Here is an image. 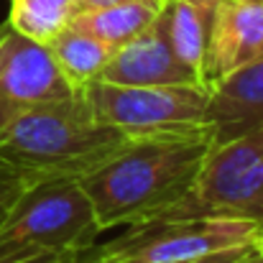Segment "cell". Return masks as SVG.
<instances>
[{"instance_id":"7402d4cb","label":"cell","mask_w":263,"mask_h":263,"mask_svg":"<svg viewBox=\"0 0 263 263\" xmlns=\"http://www.w3.org/2000/svg\"><path fill=\"white\" fill-rule=\"evenodd\" d=\"M192 3H197V5H202V8H210V10H215V5H217L220 0H192Z\"/></svg>"},{"instance_id":"4fadbf2b","label":"cell","mask_w":263,"mask_h":263,"mask_svg":"<svg viewBox=\"0 0 263 263\" xmlns=\"http://www.w3.org/2000/svg\"><path fill=\"white\" fill-rule=\"evenodd\" d=\"M161 15H164L166 36H169V44L176 51V57L202 77L212 10L192 0H169L161 8Z\"/></svg>"},{"instance_id":"ac0fdd59","label":"cell","mask_w":263,"mask_h":263,"mask_svg":"<svg viewBox=\"0 0 263 263\" xmlns=\"http://www.w3.org/2000/svg\"><path fill=\"white\" fill-rule=\"evenodd\" d=\"M118 3H148L156 8H164L159 0H77V10H89V8H102V5H118ZM74 10V13H77Z\"/></svg>"},{"instance_id":"7a4b0ae2","label":"cell","mask_w":263,"mask_h":263,"mask_svg":"<svg viewBox=\"0 0 263 263\" xmlns=\"http://www.w3.org/2000/svg\"><path fill=\"white\" fill-rule=\"evenodd\" d=\"M210 143L207 136L128 141L82 181L100 230L143 225L169 212L192 189Z\"/></svg>"},{"instance_id":"9c48e42d","label":"cell","mask_w":263,"mask_h":263,"mask_svg":"<svg viewBox=\"0 0 263 263\" xmlns=\"http://www.w3.org/2000/svg\"><path fill=\"white\" fill-rule=\"evenodd\" d=\"M100 80L112 85H204L172 49L161 10L143 33L112 51Z\"/></svg>"},{"instance_id":"8fae6325","label":"cell","mask_w":263,"mask_h":263,"mask_svg":"<svg viewBox=\"0 0 263 263\" xmlns=\"http://www.w3.org/2000/svg\"><path fill=\"white\" fill-rule=\"evenodd\" d=\"M46 46L72 92H85L92 82H97L115 51L105 41L89 36L87 31L72 23H67Z\"/></svg>"},{"instance_id":"9a60e30c","label":"cell","mask_w":263,"mask_h":263,"mask_svg":"<svg viewBox=\"0 0 263 263\" xmlns=\"http://www.w3.org/2000/svg\"><path fill=\"white\" fill-rule=\"evenodd\" d=\"M85 251H72V253H18V256H8L0 258V263H74L80 256H85Z\"/></svg>"},{"instance_id":"7c38bea8","label":"cell","mask_w":263,"mask_h":263,"mask_svg":"<svg viewBox=\"0 0 263 263\" xmlns=\"http://www.w3.org/2000/svg\"><path fill=\"white\" fill-rule=\"evenodd\" d=\"M161 8L148 5V3H118V5H102V8H89L77 10L69 23L87 31L89 36L105 41L107 46L118 49L120 44L136 39L143 33L159 15Z\"/></svg>"},{"instance_id":"30bf717a","label":"cell","mask_w":263,"mask_h":263,"mask_svg":"<svg viewBox=\"0 0 263 263\" xmlns=\"http://www.w3.org/2000/svg\"><path fill=\"white\" fill-rule=\"evenodd\" d=\"M263 128V54L215 85L207 100V130L212 143L233 141Z\"/></svg>"},{"instance_id":"2e32d148","label":"cell","mask_w":263,"mask_h":263,"mask_svg":"<svg viewBox=\"0 0 263 263\" xmlns=\"http://www.w3.org/2000/svg\"><path fill=\"white\" fill-rule=\"evenodd\" d=\"M21 189H23V181L0 164V222H3L8 207L13 204V199L21 194Z\"/></svg>"},{"instance_id":"ffe728a7","label":"cell","mask_w":263,"mask_h":263,"mask_svg":"<svg viewBox=\"0 0 263 263\" xmlns=\"http://www.w3.org/2000/svg\"><path fill=\"white\" fill-rule=\"evenodd\" d=\"M233 263H263V256H261V253H256L253 248H248L243 256H238Z\"/></svg>"},{"instance_id":"8992f818","label":"cell","mask_w":263,"mask_h":263,"mask_svg":"<svg viewBox=\"0 0 263 263\" xmlns=\"http://www.w3.org/2000/svg\"><path fill=\"white\" fill-rule=\"evenodd\" d=\"M258 225L220 217H166L130 225L97 246V263H186L251 243Z\"/></svg>"},{"instance_id":"3957f363","label":"cell","mask_w":263,"mask_h":263,"mask_svg":"<svg viewBox=\"0 0 263 263\" xmlns=\"http://www.w3.org/2000/svg\"><path fill=\"white\" fill-rule=\"evenodd\" d=\"M100 225L80 181H39L21 189L0 222V258L92 248Z\"/></svg>"},{"instance_id":"ba28073f","label":"cell","mask_w":263,"mask_h":263,"mask_svg":"<svg viewBox=\"0 0 263 263\" xmlns=\"http://www.w3.org/2000/svg\"><path fill=\"white\" fill-rule=\"evenodd\" d=\"M263 54V0H220L212 10L202 80L215 85Z\"/></svg>"},{"instance_id":"5bb4252c","label":"cell","mask_w":263,"mask_h":263,"mask_svg":"<svg viewBox=\"0 0 263 263\" xmlns=\"http://www.w3.org/2000/svg\"><path fill=\"white\" fill-rule=\"evenodd\" d=\"M77 0H10L8 23L23 36L49 44L74 15Z\"/></svg>"},{"instance_id":"e0dca14e","label":"cell","mask_w":263,"mask_h":263,"mask_svg":"<svg viewBox=\"0 0 263 263\" xmlns=\"http://www.w3.org/2000/svg\"><path fill=\"white\" fill-rule=\"evenodd\" d=\"M251 248L248 246H240V248H233V251H222V253H212V256H204V258H197V261H186V263H233L238 256H243L246 251Z\"/></svg>"},{"instance_id":"44dd1931","label":"cell","mask_w":263,"mask_h":263,"mask_svg":"<svg viewBox=\"0 0 263 263\" xmlns=\"http://www.w3.org/2000/svg\"><path fill=\"white\" fill-rule=\"evenodd\" d=\"M97 246H100V243H95L87 253H85V256H80L74 263H97Z\"/></svg>"},{"instance_id":"6da1fadb","label":"cell","mask_w":263,"mask_h":263,"mask_svg":"<svg viewBox=\"0 0 263 263\" xmlns=\"http://www.w3.org/2000/svg\"><path fill=\"white\" fill-rule=\"evenodd\" d=\"M130 138L95 118L72 92L15 115L0 128V164L23 186L39 181H85Z\"/></svg>"},{"instance_id":"277c9868","label":"cell","mask_w":263,"mask_h":263,"mask_svg":"<svg viewBox=\"0 0 263 263\" xmlns=\"http://www.w3.org/2000/svg\"><path fill=\"white\" fill-rule=\"evenodd\" d=\"M89 110L105 125L136 138L207 136V85H112L92 82L85 92Z\"/></svg>"},{"instance_id":"d6986e66","label":"cell","mask_w":263,"mask_h":263,"mask_svg":"<svg viewBox=\"0 0 263 263\" xmlns=\"http://www.w3.org/2000/svg\"><path fill=\"white\" fill-rule=\"evenodd\" d=\"M251 248H253L256 253H261L263 256V222L253 230V235H251Z\"/></svg>"},{"instance_id":"52a82bcc","label":"cell","mask_w":263,"mask_h":263,"mask_svg":"<svg viewBox=\"0 0 263 263\" xmlns=\"http://www.w3.org/2000/svg\"><path fill=\"white\" fill-rule=\"evenodd\" d=\"M72 95L46 44L0 23V128L33 105Z\"/></svg>"},{"instance_id":"5b68a950","label":"cell","mask_w":263,"mask_h":263,"mask_svg":"<svg viewBox=\"0 0 263 263\" xmlns=\"http://www.w3.org/2000/svg\"><path fill=\"white\" fill-rule=\"evenodd\" d=\"M166 217H220L263 222V128L233 141L210 143L192 189Z\"/></svg>"},{"instance_id":"603a6c76","label":"cell","mask_w":263,"mask_h":263,"mask_svg":"<svg viewBox=\"0 0 263 263\" xmlns=\"http://www.w3.org/2000/svg\"><path fill=\"white\" fill-rule=\"evenodd\" d=\"M159 3H161V5H166V3H169V0H159Z\"/></svg>"}]
</instances>
